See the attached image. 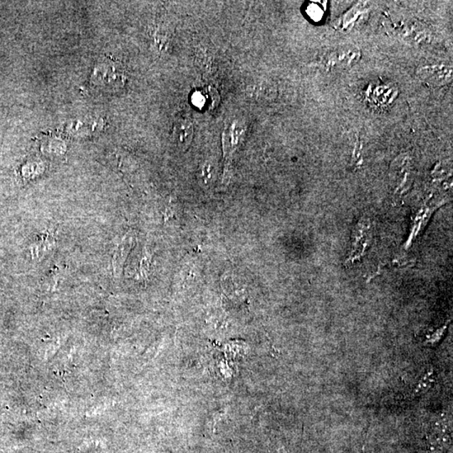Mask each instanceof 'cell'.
<instances>
[{
	"label": "cell",
	"mask_w": 453,
	"mask_h": 453,
	"mask_svg": "<svg viewBox=\"0 0 453 453\" xmlns=\"http://www.w3.org/2000/svg\"><path fill=\"white\" fill-rule=\"evenodd\" d=\"M194 128L192 123L189 120H180L175 125L173 130V140L181 150H187L191 145Z\"/></svg>",
	"instance_id": "cell-1"
},
{
	"label": "cell",
	"mask_w": 453,
	"mask_h": 453,
	"mask_svg": "<svg viewBox=\"0 0 453 453\" xmlns=\"http://www.w3.org/2000/svg\"><path fill=\"white\" fill-rule=\"evenodd\" d=\"M202 92H204L207 107L212 110V108H214L217 105H218V103H219V95L215 88H207V90L206 89V90Z\"/></svg>",
	"instance_id": "cell-2"
},
{
	"label": "cell",
	"mask_w": 453,
	"mask_h": 453,
	"mask_svg": "<svg viewBox=\"0 0 453 453\" xmlns=\"http://www.w3.org/2000/svg\"><path fill=\"white\" fill-rule=\"evenodd\" d=\"M215 169L214 165L207 162L204 165L201 171V177L205 183H209L214 177Z\"/></svg>",
	"instance_id": "cell-3"
},
{
	"label": "cell",
	"mask_w": 453,
	"mask_h": 453,
	"mask_svg": "<svg viewBox=\"0 0 453 453\" xmlns=\"http://www.w3.org/2000/svg\"><path fill=\"white\" fill-rule=\"evenodd\" d=\"M432 372L428 373L427 375H425L423 379L420 381V384L417 386V390H415V394H422L426 392L428 389H430L431 384L432 383Z\"/></svg>",
	"instance_id": "cell-4"
},
{
	"label": "cell",
	"mask_w": 453,
	"mask_h": 453,
	"mask_svg": "<svg viewBox=\"0 0 453 453\" xmlns=\"http://www.w3.org/2000/svg\"><path fill=\"white\" fill-rule=\"evenodd\" d=\"M445 328H446L439 330L437 333L432 334V336L428 338L427 343L429 345H436V344L440 341L443 333L445 331Z\"/></svg>",
	"instance_id": "cell-5"
}]
</instances>
